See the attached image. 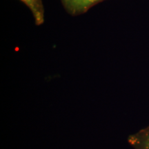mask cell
Returning a JSON list of instances; mask_svg holds the SVG:
<instances>
[{
    "mask_svg": "<svg viewBox=\"0 0 149 149\" xmlns=\"http://www.w3.org/2000/svg\"><path fill=\"white\" fill-rule=\"evenodd\" d=\"M104 1L107 0H60L64 10L72 17L86 13L95 6Z\"/></svg>",
    "mask_w": 149,
    "mask_h": 149,
    "instance_id": "obj_1",
    "label": "cell"
},
{
    "mask_svg": "<svg viewBox=\"0 0 149 149\" xmlns=\"http://www.w3.org/2000/svg\"><path fill=\"white\" fill-rule=\"evenodd\" d=\"M32 14L35 25L40 26L45 22V8L43 0H20Z\"/></svg>",
    "mask_w": 149,
    "mask_h": 149,
    "instance_id": "obj_2",
    "label": "cell"
},
{
    "mask_svg": "<svg viewBox=\"0 0 149 149\" xmlns=\"http://www.w3.org/2000/svg\"><path fill=\"white\" fill-rule=\"evenodd\" d=\"M128 141L134 149H149V125L130 135Z\"/></svg>",
    "mask_w": 149,
    "mask_h": 149,
    "instance_id": "obj_3",
    "label": "cell"
}]
</instances>
